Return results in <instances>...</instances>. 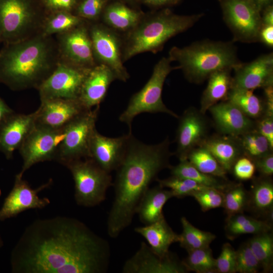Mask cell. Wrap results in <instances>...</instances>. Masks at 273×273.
<instances>
[{
	"label": "cell",
	"mask_w": 273,
	"mask_h": 273,
	"mask_svg": "<svg viewBox=\"0 0 273 273\" xmlns=\"http://www.w3.org/2000/svg\"><path fill=\"white\" fill-rule=\"evenodd\" d=\"M88 29L96 63L108 67L116 79L126 81L129 75L123 65V43L118 34L103 24H93Z\"/></svg>",
	"instance_id": "obj_11"
},
{
	"label": "cell",
	"mask_w": 273,
	"mask_h": 273,
	"mask_svg": "<svg viewBox=\"0 0 273 273\" xmlns=\"http://www.w3.org/2000/svg\"><path fill=\"white\" fill-rule=\"evenodd\" d=\"M52 184L53 180L50 178L37 188L32 189L28 181L17 174L13 187L0 209V220L15 217L28 209H42L49 205L51 203L50 199L40 198L38 194Z\"/></svg>",
	"instance_id": "obj_15"
},
{
	"label": "cell",
	"mask_w": 273,
	"mask_h": 273,
	"mask_svg": "<svg viewBox=\"0 0 273 273\" xmlns=\"http://www.w3.org/2000/svg\"><path fill=\"white\" fill-rule=\"evenodd\" d=\"M233 70L232 88L254 90L273 85V54L261 55L250 62H240Z\"/></svg>",
	"instance_id": "obj_19"
},
{
	"label": "cell",
	"mask_w": 273,
	"mask_h": 273,
	"mask_svg": "<svg viewBox=\"0 0 273 273\" xmlns=\"http://www.w3.org/2000/svg\"><path fill=\"white\" fill-rule=\"evenodd\" d=\"M36 111L28 114L14 113L0 126V152L7 159L12 158L36 126Z\"/></svg>",
	"instance_id": "obj_21"
},
{
	"label": "cell",
	"mask_w": 273,
	"mask_h": 273,
	"mask_svg": "<svg viewBox=\"0 0 273 273\" xmlns=\"http://www.w3.org/2000/svg\"><path fill=\"white\" fill-rule=\"evenodd\" d=\"M1 191L0 190V196H1ZM3 241L2 240V237L0 235V248H1L3 246Z\"/></svg>",
	"instance_id": "obj_55"
},
{
	"label": "cell",
	"mask_w": 273,
	"mask_h": 273,
	"mask_svg": "<svg viewBox=\"0 0 273 273\" xmlns=\"http://www.w3.org/2000/svg\"><path fill=\"white\" fill-rule=\"evenodd\" d=\"M260 268V265L248 242L243 244L236 250V272L256 273Z\"/></svg>",
	"instance_id": "obj_41"
},
{
	"label": "cell",
	"mask_w": 273,
	"mask_h": 273,
	"mask_svg": "<svg viewBox=\"0 0 273 273\" xmlns=\"http://www.w3.org/2000/svg\"><path fill=\"white\" fill-rule=\"evenodd\" d=\"M169 146L168 138L159 144L148 145L131 134L113 183L114 199L107 221L110 237L117 238L130 225L150 184L161 170L171 166Z\"/></svg>",
	"instance_id": "obj_2"
},
{
	"label": "cell",
	"mask_w": 273,
	"mask_h": 273,
	"mask_svg": "<svg viewBox=\"0 0 273 273\" xmlns=\"http://www.w3.org/2000/svg\"><path fill=\"white\" fill-rule=\"evenodd\" d=\"M256 170L262 176L269 177L273 174V154L270 152L253 161Z\"/></svg>",
	"instance_id": "obj_47"
},
{
	"label": "cell",
	"mask_w": 273,
	"mask_h": 273,
	"mask_svg": "<svg viewBox=\"0 0 273 273\" xmlns=\"http://www.w3.org/2000/svg\"><path fill=\"white\" fill-rule=\"evenodd\" d=\"M143 18L140 12L119 3L110 5L103 14L105 24L113 30L120 31H130Z\"/></svg>",
	"instance_id": "obj_28"
},
{
	"label": "cell",
	"mask_w": 273,
	"mask_h": 273,
	"mask_svg": "<svg viewBox=\"0 0 273 273\" xmlns=\"http://www.w3.org/2000/svg\"><path fill=\"white\" fill-rule=\"evenodd\" d=\"M134 231L143 236L151 249L160 256L168 254L171 244L179 240V234L173 231L164 216L151 224L135 228Z\"/></svg>",
	"instance_id": "obj_24"
},
{
	"label": "cell",
	"mask_w": 273,
	"mask_h": 273,
	"mask_svg": "<svg viewBox=\"0 0 273 273\" xmlns=\"http://www.w3.org/2000/svg\"><path fill=\"white\" fill-rule=\"evenodd\" d=\"M178 63L186 79L195 83L203 82L214 72L224 69H233L241 62L237 50L231 42L204 40L189 46L173 47L168 57Z\"/></svg>",
	"instance_id": "obj_5"
},
{
	"label": "cell",
	"mask_w": 273,
	"mask_h": 273,
	"mask_svg": "<svg viewBox=\"0 0 273 273\" xmlns=\"http://www.w3.org/2000/svg\"><path fill=\"white\" fill-rule=\"evenodd\" d=\"M260 13L262 25H273V4L265 7Z\"/></svg>",
	"instance_id": "obj_51"
},
{
	"label": "cell",
	"mask_w": 273,
	"mask_h": 273,
	"mask_svg": "<svg viewBox=\"0 0 273 273\" xmlns=\"http://www.w3.org/2000/svg\"><path fill=\"white\" fill-rule=\"evenodd\" d=\"M188 256L182 263L187 271L197 273H214L215 270V259L213 258L210 247L188 252Z\"/></svg>",
	"instance_id": "obj_37"
},
{
	"label": "cell",
	"mask_w": 273,
	"mask_h": 273,
	"mask_svg": "<svg viewBox=\"0 0 273 273\" xmlns=\"http://www.w3.org/2000/svg\"><path fill=\"white\" fill-rule=\"evenodd\" d=\"M109 242L75 218L57 216L28 225L10 257L13 273H105Z\"/></svg>",
	"instance_id": "obj_1"
},
{
	"label": "cell",
	"mask_w": 273,
	"mask_h": 273,
	"mask_svg": "<svg viewBox=\"0 0 273 273\" xmlns=\"http://www.w3.org/2000/svg\"><path fill=\"white\" fill-rule=\"evenodd\" d=\"M265 97L264 104L265 113L264 115L273 116V85L263 88Z\"/></svg>",
	"instance_id": "obj_50"
},
{
	"label": "cell",
	"mask_w": 273,
	"mask_h": 273,
	"mask_svg": "<svg viewBox=\"0 0 273 273\" xmlns=\"http://www.w3.org/2000/svg\"><path fill=\"white\" fill-rule=\"evenodd\" d=\"M156 181L160 187L171 190L174 197L177 198L191 196L194 192L208 188L192 180L173 175L162 179L157 178Z\"/></svg>",
	"instance_id": "obj_40"
},
{
	"label": "cell",
	"mask_w": 273,
	"mask_h": 273,
	"mask_svg": "<svg viewBox=\"0 0 273 273\" xmlns=\"http://www.w3.org/2000/svg\"><path fill=\"white\" fill-rule=\"evenodd\" d=\"M106 2V0H83L77 7L76 15L84 20H97Z\"/></svg>",
	"instance_id": "obj_44"
},
{
	"label": "cell",
	"mask_w": 273,
	"mask_h": 273,
	"mask_svg": "<svg viewBox=\"0 0 273 273\" xmlns=\"http://www.w3.org/2000/svg\"><path fill=\"white\" fill-rule=\"evenodd\" d=\"M260 11L268 5L273 4V0H249Z\"/></svg>",
	"instance_id": "obj_54"
},
{
	"label": "cell",
	"mask_w": 273,
	"mask_h": 273,
	"mask_svg": "<svg viewBox=\"0 0 273 273\" xmlns=\"http://www.w3.org/2000/svg\"><path fill=\"white\" fill-rule=\"evenodd\" d=\"M223 193V207L228 215L243 213L248 207L249 192L242 185H231Z\"/></svg>",
	"instance_id": "obj_39"
},
{
	"label": "cell",
	"mask_w": 273,
	"mask_h": 273,
	"mask_svg": "<svg viewBox=\"0 0 273 273\" xmlns=\"http://www.w3.org/2000/svg\"><path fill=\"white\" fill-rule=\"evenodd\" d=\"M248 243L265 272L273 267V237L271 231L255 235Z\"/></svg>",
	"instance_id": "obj_36"
},
{
	"label": "cell",
	"mask_w": 273,
	"mask_h": 273,
	"mask_svg": "<svg viewBox=\"0 0 273 273\" xmlns=\"http://www.w3.org/2000/svg\"><path fill=\"white\" fill-rule=\"evenodd\" d=\"M183 231L179 235L178 243L187 252L210 247L215 239L214 234L201 230L194 226L186 217L180 218Z\"/></svg>",
	"instance_id": "obj_33"
},
{
	"label": "cell",
	"mask_w": 273,
	"mask_h": 273,
	"mask_svg": "<svg viewBox=\"0 0 273 273\" xmlns=\"http://www.w3.org/2000/svg\"><path fill=\"white\" fill-rule=\"evenodd\" d=\"M169 169L171 175L189 179L206 187L224 191L231 185L227 180L202 172L187 159L179 161L178 164L171 165Z\"/></svg>",
	"instance_id": "obj_31"
},
{
	"label": "cell",
	"mask_w": 273,
	"mask_h": 273,
	"mask_svg": "<svg viewBox=\"0 0 273 273\" xmlns=\"http://www.w3.org/2000/svg\"><path fill=\"white\" fill-rule=\"evenodd\" d=\"M40 17L28 0H0V40L15 42L40 32Z\"/></svg>",
	"instance_id": "obj_8"
},
{
	"label": "cell",
	"mask_w": 273,
	"mask_h": 273,
	"mask_svg": "<svg viewBox=\"0 0 273 273\" xmlns=\"http://www.w3.org/2000/svg\"><path fill=\"white\" fill-rule=\"evenodd\" d=\"M60 56L56 41L39 33L6 43L0 51V82L13 90L37 89L55 69Z\"/></svg>",
	"instance_id": "obj_3"
},
{
	"label": "cell",
	"mask_w": 273,
	"mask_h": 273,
	"mask_svg": "<svg viewBox=\"0 0 273 273\" xmlns=\"http://www.w3.org/2000/svg\"><path fill=\"white\" fill-rule=\"evenodd\" d=\"M223 19L231 31L234 41H258L262 26L261 12L249 0H218Z\"/></svg>",
	"instance_id": "obj_10"
},
{
	"label": "cell",
	"mask_w": 273,
	"mask_h": 273,
	"mask_svg": "<svg viewBox=\"0 0 273 273\" xmlns=\"http://www.w3.org/2000/svg\"><path fill=\"white\" fill-rule=\"evenodd\" d=\"M145 3L155 7H167L175 5L180 0H143Z\"/></svg>",
	"instance_id": "obj_53"
},
{
	"label": "cell",
	"mask_w": 273,
	"mask_h": 273,
	"mask_svg": "<svg viewBox=\"0 0 273 273\" xmlns=\"http://www.w3.org/2000/svg\"><path fill=\"white\" fill-rule=\"evenodd\" d=\"M85 21L68 11H58L44 18L40 32L45 36H52L67 32Z\"/></svg>",
	"instance_id": "obj_35"
},
{
	"label": "cell",
	"mask_w": 273,
	"mask_h": 273,
	"mask_svg": "<svg viewBox=\"0 0 273 273\" xmlns=\"http://www.w3.org/2000/svg\"><path fill=\"white\" fill-rule=\"evenodd\" d=\"M255 171L256 167L254 161L244 155L237 159L232 170L235 177L240 180L251 179Z\"/></svg>",
	"instance_id": "obj_45"
},
{
	"label": "cell",
	"mask_w": 273,
	"mask_h": 273,
	"mask_svg": "<svg viewBox=\"0 0 273 273\" xmlns=\"http://www.w3.org/2000/svg\"><path fill=\"white\" fill-rule=\"evenodd\" d=\"M187 159L202 172L227 180L228 172L204 146L200 145L193 149Z\"/></svg>",
	"instance_id": "obj_34"
},
{
	"label": "cell",
	"mask_w": 273,
	"mask_h": 273,
	"mask_svg": "<svg viewBox=\"0 0 273 273\" xmlns=\"http://www.w3.org/2000/svg\"><path fill=\"white\" fill-rule=\"evenodd\" d=\"M268 177L262 176L254 181L250 193H249L248 207L258 215L272 218L273 184Z\"/></svg>",
	"instance_id": "obj_30"
},
{
	"label": "cell",
	"mask_w": 273,
	"mask_h": 273,
	"mask_svg": "<svg viewBox=\"0 0 273 273\" xmlns=\"http://www.w3.org/2000/svg\"><path fill=\"white\" fill-rule=\"evenodd\" d=\"M255 129L268 141L273 149V116L263 115L255 124Z\"/></svg>",
	"instance_id": "obj_46"
},
{
	"label": "cell",
	"mask_w": 273,
	"mask_h": 273,
	"mask_svg": "<svg viewBox=\"0 0 273 273\" xmlns=\"http://www.w3.org/2000/svg\"><path fill=\"white\" fill-rule=\"evenodd\" d=\"M271 230L272 226L267 220L255 219L243 213L228 215L225 225L226 236L230 240L241 235H256Z\"/></svg>",
	"instance_id": "obj_29"
},
{
	"label": "cell",
	"mask_w": 273,
	"mask_h": 273,
	"mask_svg": "<svg viewBox=\"0 0 273 273\" xmlns=\"http://www.w3.org/2000/svg\"><path fill=\"white\" fill-rule=\"evenodd\" d=\"M60 59L78 66L90 69L96 62L88 25L84 21L73 29L57 34Z\"/></svg>",
	"instance_id": "obj_14"
},
{
	"label": "cell",
	"mask_w": 273,
	"mask_h": 273,
	"mask_svg": "<svg viewBox=\"0 0 273 273\" xmlns=\"http://www.w3.org/2000/svg\"><path fill=\"white\" fill-rule=\"evenodd\" d=\"M36 110V125L54 129L63 128L88 110L78 99L53 98L40 100Z\"/></svg>",
	"instance_id": "obj_18"
},
{
	"label": "cell",
	"mask_w": 273,
	"mask_h": 273,
	"mask_svg": "<svg viewBox=\"0 0 273 273\" xmlns=\"http://www.w3.org/2000/svg\"><path fill=\"white\" fill-rule=\"evenodd\" d=\"M64 136V127L54 129L36 125L19 149L23 164L18 174L23 177L33 165L55 160L58 148Z\"/></svg>",
	"instance_id": "obj_12"
},
{
	"label": "cell",
	"mask_w": 273,
	"mask_h": 273,
	"mask_svg": "<svg viewBox=\"0 0 273 273\" xmlns=\"http://www.w3.org/2000/svg\"><path fill=\"white\" fill-rule=\"evenodd\" d=\"M168 57L162 58L154 67L152 75L144 87L131 97L127 106L119 117L131 132L133 119L143 113H164L178 118V116L168 109L162 99L163 85L167 76L178 66L173 67Z\"/></svg>",
	"instance_id": "obj_6"
},
{
	"label": "cell",
	"mask_w": 273,
	"mask_h": 273,
	"mask_svg": "<svg viewBox=\"0 0 273 273\" xmlns=\"http://www.w3.org/2000/svg\"><path fill=\"white\" fill-rule=\"evenodd\" d=\"M227 101L251 119H258L265 114L264 102L252 90L232 88Z\"/></svg>",
	"instance_id": "obj_32"
},
{
	"label": "cell",
	"mask_w": 273,
	"mask_h": 273,
	"mask_svg": "<svg viewBox=\"0 0 273 273\" xmlns=\"http://www.w3.org/2000/svg\"><path fill=\"white\" fill-rule=\"evenodd\" d=\"M204 114L194 108L187 109L180 117L176 134L175 154L179 161L207 138L208 124Z\"/></svg>",
	"instance_id": "obj_17"
},
{
	"label": "cell",
	"mask_w": 273,
	"mask_h": 273,
	"mask_svg": "<svg viewBox=\"0 0 273 273\" xmlns=\"http://www.w3.org/2000/svg\"><path fill=\"white\" fill-rule=\"evenodd\" d=\"M100 112V105L88 110L64 127L65 136L60 144L56 161L65 166L78 159L89 158V147Z\"/></svg>",
	"instance_id": "obj_9"
},
{
	"label": "cell",
	"mask_w": 273,
	"mask_h": 273,
	"mask_svg": "<svg viewBox=\"0 0 273 273\" xmlns=\"http://www.w3.org/2000/svg\"><path fill=\"white\" fill-rule=\"evenodd\" d=\"M89 70L59 59L54 70L37 89L40 100L53 98L78 99Z\"/></svg>",
	"instance_id": "obj_13"
},
{
	"label": "cell",
	"mask_w": 273,
	"mask_h": 273,
	"mask_svg": "<svg viewBox=\"0 0 273 273\" xmlns=\"http://www.w3.org/2000/svg\"><path fill=\"white\" fill-rule=\"evenodd\" d=\"M115 79V75L108 67L102 64H97L86 75L78 100L87 110L100 105L110 85Z\"/></svg>",
	"instance_id": "obj_23"
},
{
	"label": "cell",
	"mask_w": 273,
	"mask_h": 273,
	"mask_svg": "<svg viewBox=\"0 0 273 273\" xmlns=\"http://www.w3.org/2000/svg\"><path fill=\"white\" fill-rule=\"evenodd\" d=\"M223 192L217 189L208 188L194 192L191 196L198 202L202 211L205 212L212 209L223 207Z\"/></svg>",
	"instance_id": "obj_42"
},
{
	"label": "cell",
	"mask_w": 273,
	"mask_h": 273,
	"mask_svg": "<svg viewBox=\"0 0 273 273\" xmlns=\"http://www.w3.org/2000/svg\"><path fill=\"white\" fill-rule=\"evenodd\" d=\"M201 145L210 151L227 172L232 171L235 162L244 155L239 136L214 135L207 138Z\"/></svg>",
	"instance_id": "obj_25"
},
{
	"label": "cell",
	"mask_w": 273,
	"mask_h": 273,
	"mask_svg": "<svg viewBox=\"0 0 273 273\" xmlns=\"http://www.w3.org/2000/svg\"><path fill=\"white\" fill-rule=\"evenodd\" d=\"M236 250L229 243L223 244L219 256L215 259L217 273H236Z\"/></svg>",
	"instance_id": "obj_43"
},
{
	"label": "cell",
	"mask_w": 273,
	"mask_h": 273,
	"mask_svg": "<svg viewBox=\"0 0 273 273\" xmlns=\"http://www.w3.org/2000/svg\"><path fill=\"white\" fill-rule=\"evenodd\" d=\"M233 69H224L217 71L208 77L207 85L201 99L200 112L205 114L213 105L220 101L227 100L232 88Z\"/></svg>",
	"instance_id": "obj_27"
},
{
	"label": "cell",
	"mask_w": 273,
	"mask_h": 273,
	"mask_svg": "<svg viewBox=\"0 0 273 273\" xmlns=\"http://www.w3.org/2000/svg\"><path fill=\"white\" fill-rule=\"evenodd\" d=\"M182 261L170 252L165 256L156 254L150 247L142 242L140 247L124 262L123 273H186Z\"/></svg>",
	"instance_id": "obj_16"
},
{
	"label": "cell",
	"mask_w": 273,
	"mask_h": 273,
	"mask_svg": "<svg viewBox=\"0 0 273 273\" xmlns=\"http://www.w3.org/2000/svg\"><path fill=\"white\" fill-rule=\"evenodd\" d=\"M239 137L244 155L253 161L272 152L268 141L255 128Z\"/></svg>",
	"instance_id": "obj_38"
},
{
	"label": "cell",
	"mask_w": 273,
	"mask_h": 273,
	"mask_svg": "<svg viewBox=\"0 0 273 273\" xmlns=\"http://www.w3.org/2000/svg\"><path fill=\"white\" fill-rule=\"evenodd\" d=\"M208 111L217 128L223 134L240 136L255 127L252 119L227 100L216 103Z\"/></svg>",
	"instance_id": "obj_22"
},
{
	"label": "cell",
	"mask_w": 273,
	"mask_h": 273,
	"mask_svg": "<svg viewBox=\"0 0 273 273\" xmlns=\"http://www.w3.org/2000/svg\"><path fill=\"white\" fill-rule=\"evenodd\" d=\"M204 15L199 13L179 15L168 9L149 17L142 18L122 42L123 62L140 53H156L173 36L192 27Z\"/></svg>",
	"instance_id": "obj_4"
},
{
	"label": "cell",
	"mask_w": 273,
	"mask_h": 273,
	"mask_svg": "<svg viewBox=\"0 0 273 273\" xmlns=\"http://www.w3.org/2000/svg\"><path fill=\"white\" fill-rule=\"evenodd\" d=\"M65 166L72 174L74 199L78 205L92 207L105 200L108 189L113 186L110 173L90 158L71 161Z\"/></svg>",
	"instance_id": "obj_7"
},
{
	"label": "cell",
	"mask_w": 273,
	"mask_h": 273,
	"mask_svg": "<svg viewBox=\"0 0 273 273\" xmlns=\"http://www.w3.org/2000/svg\"><path fill=\"white\" fill-rule=\"evenodd\" d=\"M174 197L172 191L159 185L149 188L141 199L136 209L140 220L145 225L151 224L164 216L163 208Z\"/></svg>",
	"instance_id": "obj_26"
},
{
	"label": "cell",
	"mask_w": 273,
	"mask_h": 273,
	"mask_svg": "<svg viewBox=\"0 0 273 273\" xmlns=\"http://www.w3.org/2000/svg\"><path fill=\"white\" fill-rule=\"evenodd\" d=\"M45 1L48 7L57 12H70L76 2V0H45Z\"/></svg>",
	"instance_id": "obj_48"
},
{
	"label": "cell",
	"mask_w": 273,
	"mask_h": 273,
	"mask_svg": "<svg viewBox=\"0 0 273 273\" xmlns=\"http://www.w3.org/2000/svg\"><path fill=\"white\" fill-rule=\"evenodd\" d=\"M258 41L265 44L267 47H273V25H262L258 36Z\"/></svg>",
	"instance_id": "obj_49"
},
{
	"label": "cell",
	"mask_w": 273,
	"mask_h": 273,
	"mask_svg": "<svg viewBox=\"0 0 273 273\" xmlns=\"http://www.w3.org/2000/svg\"><path fill=\"white\" fill-rule=\"evenodd\" d=\"M131 134L128 132L119 137L109 138L96 129L90 141L89 158L109 173L116 170L124 157Z\"/></svg>",
	"instance_id": "obj_20"
},
{
	"label": "cell",
	"mask_w": 273,
	"mask_h": 273,
	"mask_svg": "<svg viewBox=\"0 0 273 273\" xmlns=\"http://www.w3.org/2000/svg\"><path fill=\"white\" fill-rule=\"evenodd\" d=\"M14 113L0 97V126Z\"/></svg>",
	"instance_id": "obj_52"
}]
</instances>
